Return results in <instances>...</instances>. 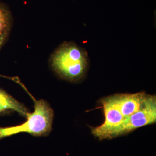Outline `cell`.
I'll use <instances>...</instances> for the list:
<instances>
[{"label":"cell","instance_id":"cell-4","mask_svg":"<svg viewBox=\"0 0 156 156\" xmlns=\"http://www.w3.org/2000/svg\"><path fill=\"white\" fill-rule=\"evenodd\" d=\"M100 103L105 120L101 126L92 128V133L99 140L110 139L112 133L122 125L125 119L119 108L114 95L104 98Z\"/></svg>","mask_w":156,"mask_h":156},{"label":"cell","instance_id":"cell-7","mask_svg":"<svg viewBox=\"0 0 156 156\" xmlns=\"http://www.w3.org/2000/svg\"><path fill=\"white\" fill-rule=\"evenodd\" d=\"M12 16L10 10L0 2V36L9 35L12 24Z\"/></svg>","mask_w":156,"mask_h":156},{"label":"cell","instance_id":"cell-3","mask_svg":"<svg viewBox=\"0 0 156 156\" xmlns=\"http://www.w3.org/2000/svg\"><path fill=\"white\" fill-rule=\"evenodd\" d=\"M156 122V97L147 94L140 108L127 119L111 136L110 139L125 135L137 128L154 124Z\"/></svg>","mask_w":156,"mask_h":156},{"label":"cell","instance_id":"cell-8","mask_svg":"<svg viewBox=\"0 0 156 156\" xmlns=\"http://www.w3.org/2000/svg\"><path fill=\"white\" fill-rule=\"evenodd\" d=\"M9 35H4L0 36V49L2 47L3 45L5 42Z\"/></svg>","mask_w":156,"mask_h":156},{"label":"cell","instance_id":"cell-2","mask_svg":"<svg viewBox=\"0 0 156 156\" xmlns=\"http://www.w3.org/2000/svg\"><path fill=\"white\" fill-rule=\"evenodd\" d=\"M34 103V110L27 117L21 125L9 127H0V140L20 133H27L35 136H47L52 129L54 113L46 101L37 100L28 91Z\"/></svg>","mask_w":156,"mask_h":156},{"label":"cell","instance_id":"cell-6","mask_svg":"<svg viewBox=\"0 0 156 156\" xmlns=\"http://www.w3.org/2000/svg\"><path fill=\"white\" fill-rule=\"evenodd\" d=\"M9 110L17 112L26 118L30 113L24 105L0 88V114Z\"/></svg>","mask_w":156,"mask_h":156},{"label":"cell","instance_id":"cell-1","mask_svg":"<svg viewBox=\"0 0 156 156\" xmlns=\"http://www.w3.org/2000/svg\"><path fill=\"white\" fill-rule=\"evenodd\" d=\"M52 68L60 77L71 82L79 81L87 71L89 57L86 50L73 42H64L50 58Z\"/></svg>","mask_w":156,"mask_h":156},{"label":"cell","instance_id":"cell-5","mask_svg":"<svg viewBox=\"0 0 156 156\" xmlns=\"http://www.w3.org/2000/svg\"><path fill=\"white\" fill-rule=\"evenodd\" d=\"M146 95V93L144 92L114 95L119 108L125 119L136 112L140 108Z\"/></svg>","mask_w":156,"mask_h":156}]
</instances>
